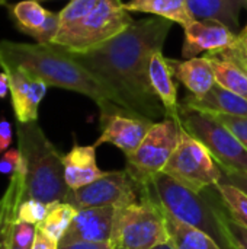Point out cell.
Masks as SVG:
<instances>
[{
	"mask_svg": "<svg viewBox=\"0 0 247 249\" xmlns=\"http://www.w3.org/2000/svg\"><path fill=\"white\" fill-rule=\"evenodd\" d=\"M173 22L163 18L134 20L125 31L86 53H71L111 93L124 109L151 121L165 118L166 111L156 96L148 63L154 51L163 50Z\"/></svg>",
	"mask_w": 247,
	"mask_h": 249,
	"instance_id": "1",
	"label": "cell"
},
{
	"mask_svg": "<svg viewBox=\"0 0 247 249\" xmlns=\"http://www.w3.org/2000/svg\"><path fill=\"white\" fill-rule=\"evenodd\" d=\"M0 67H22L48 86L82 93L90 98L100 112L119 107L111 90L71 53L54 44H23L3 39L0 41Z\"/></svg>",
	"mask_w": 247,
	"mask_h": 249,
	"instance_id": "2",
	"label": "cell"
},
{
	"mask_svg": "<svg viewBox=\"0 0 247 249\" xmlns=\"http://www.w3.org/2000/svg\"><path fill=\"white\" fill-rule=\"evenodd\" d=\"M17 149L26 163L25 196L44 204L68 203L71 190L64 179L63 155L36 121L16 123Z\"/></svg>",
	"mask_w": 247,
	"mask_h": 249,
	"instance_id": "3",
	"label": "cell"
},
{
	"mask_svg": "<svg viewBox=\"0 0 247 249\" xmlns=\"http://www.w3.org/2000/svg\"><path fill=\"white\" fill-rule=\"evenodd\" d=\"M148 196L170 217L211 236L223 249H229L223 228V207L213 204L204 193L192 191L160 172L146 184Z\"/></svg>",
	"mask_w": 247,
	"mask_h": 249,
	"instance_id": "4",
	"label": "cell"
},
{
	"mask_svg": "<svg viewBox=\"0 0 247 249\" xmlns=\"http://www.w3.org/2000/svg\"><path fill=\"white\" fill-rule=\"evenodd\" d=\"M132 22L122 0H100L80 22L60 29L52 44L68 53H86L115 38Z\"/></svg>",
	"mask_w": 247,
	"mask_h": 249,
	"instance_id": "5",
	"label": "cell"
},
{
	"mask_svg": "<svg viewBox=\"0 0 247 249\" xmlns=\"http://www.w3.org/2000/svg\"><path fill=\"white\" fill-rule=\"evenodd\" d=\"M112 242L116 249H156L169 242L165 213L148 196L146 184L140 201L118 209Z\"/></svg>",
	"mask_w": 247,
	"mask_h": 249,
	"instance_id": "6",
	"label": "cell"
},
{
	"mask_svg": "<svg viewBox=\"0 0 247 249\" xmlns=\"http://www.w3.org/2000/svg\"><path fill=\"white\" fill-rule=\"evenodd\" d=\"M181 124L208 149L223 172L247 174V149L215 117L181 108Z\"/></svg>",
	"mask_w": 247,
	"mask_h": 249,
	"instance_id": "7",
	"label": "cell"
},
{
	"mask_svg": "<svg viewBox=\"0 0 247 249\" xmlns=\"http://www.w3.org/2000/svg\"><path fill=\"white\" fill-rule=\"evenodd\" d=\"M181 117H165L153 124L141 144L127 158V171L143 187L154 175L163 172L182 137Z\"/></svg>",
	"mask_w": 247,
	"mask_h": 249,
	"instance_id": "8",
	"label": "cell"
},
{
	"mask_svg": "<svg viewBox=\"0 0 247 249\" xmlns=\"http://www.w3.org/2000/svg\"><path fill=\"white\" fill-rule=\"evenodd\" d=\"M163 174L197 193L215 188L223 179V171L213 159L208 149L185 128L182 130L181 142L166 163Z\"/></svg>",
	"mask_w": 247,
	"mask_h": 249,
	"instance_id": "9",
	"label": "cell"
},
{
	"mask_svg": "<svg viewBox=\"0 0 247 249\" xmlns=\"http://www.w3.org/2000/svg\"><path fill=\"white\" fill-rule=\"evenodd\" d=\"M143 187L131 177L127 169L112 171L106 172L102 178L89 185H84L74 191L71 190L68 203L77 210L105 206L121 209L140 201Z\"/></svg>",
	"mask_w": 247,
	"mask_h": 249,
	"instance_id": "10",
	"label": "cell"
},
{
	"mask_svg": "<svg viewBox=\"0 0 247 249\" xmlns=\"http://www.w3.org/2000/svg\"><path fill=\"white\" fill-rule=\"evenodd\" d=\"M154 123L121 107H115L100 112V136L93 144L96 147L106 143L114 144L128 156L137 150Z\"/></svg>",
	"mask_w": 247,
	"mask_h": 249,
	"instance_id": "11",
	"label": "cell"
},
{
	"mask_svg": "<svg viewBox=\"0 0 247 249\" xmlns=\"http://www.w3.org/2000/svg\"><path fill=\"white\" fill-rule=\"evenodd\" d=\"M118 207H86L79 209L58 247L76 242H108L112 241Z\"/></svg>",
	"mask_w": 247,
	"mask_h": 249,
	"instance_id": "12",
	"label": "cell"
},
{
	"mask_svg": "<svg viewBox=\"0 0 247 249\" xmlns=\"http://www.w3.org/2000/svg\"><path fill=\"white\" fill-rule=\"evenodd\" d=\"M3 71L9 77L16 123L36 121L38 108L47 93L48 85L22 67H3Z\"/></svg>",
	"mask_w": 247,
	"mask_h": 249,
	"instance_id": "13",
	"label": "cell"
},
{
	"mask_svg": "<svg viewBox=\"0 0 247 249\" xmlns=\"http://www.w3.org/2000/svg\"><path fill=\"white\" fill-rule=\"evenodd\" d=\"M15 26L29 35L36 44H52L60 29V15L51 12L38 0H22L7 6Z\"/></svg>",
	"mask_w": 247,
	"mask_h": 249,
	"instance_id": "14",
	"label": "cell"
},
{
	"mask_svg": "<svg viewBox=\"0 0 247 249\" xmlns=\"http://www.w3.org/2000/svg\"><path fill=\"white\" fill-rule=\"evenodd\" d=\"M185 38L182 55L185 60L198 57L201 53H218L231 48L237 35L226 25L215 20H192L183 28Z\"/></svg>",
	"mask_w": 247,
	"mask_h": 249,
	"instance_id": "15",
	"label": "cell"
},
{
	"mask_svg": "<svg viewBox=\"0 0 247 249\" xmlns=\"http://www.w3.org/2000/svg\"><path fill=\"white\" fill-rule=\"evenodd\" d=\"M182 109H191L205 114H223L234 117H247V99L220 86L214 85L204 96H186L181 102Z\"/></svg>",
	"mask_w": 247,
	"mask_h": 249,
	"instance_id": "16",
	"label": "cell"
},
{
	"mask_svg": "<svg viewBox=\"0 0 247 249\" xmlns=\"http://www.w3.org/2000/svg\"><path fill=\"white\" fill-rule=\"evenodd\" d=\"M64 179L70 190H79L89 185L106 172L100 171L96 162V146H73L71 150L63 155Z\"/></svg>",
	"mask_w": 247,
	"mask_h": 249,
	"instance_id": "17",
	"label": "cell"
},
{
	"mask_svg": "<svg viewBox=\"0 0 247 249\" xmlns=\"http://www.w3.org/2000/svg\"><path fill=\"white\" fill-rule=\"evenodd\" d=\"M173 73L169 66L167 57L163 55V50H157L151 54L148 63V79L150 85L162 102L166 117L179 118L181 104L178 101V88L173 82Z\"/></svg>",
	"mask_w": 247,
	"mask_h": 249,
	"instance_id": "18",
	"label": "cell"
},
{
	"mask_svg": "<svg viewBox=\"0 0 247 249\" xmlns=\"http://www.w3.org/2000/svg\"><path fill=\"white\" fill-rule=\"evenodd\" d=\"M25 160V159H23ZM25 179H26V163L10 175V182L0 198V249H10L12 233L15 223L17 222L19 207L25 196Z\"/></svg>",
	"mask_w": 247,
	"mask_h": 249,
	"instance_id": "19",
	"label": "cell"
},
{
	"mask_svg": "<svg viewBox=\"0 0 247 249\" xmlns=\"http://www.w3.org/2000/svg\"><path fill=\"white\" fill-rule=\"evenodd\" d=\"M167 61L173 76L191 92L192 96H204L217 83L213 66L205 55L183 61L167 58Z\"/></svg>",
	"mask_w": 247,
	"mask_h": 249,
	"instance_id": "20",
	"label": "cell"
},
{
	"mask_svg": "<svg viewBox=\"0 0 247 249\" xmlns=\"http://www.w3.org/2000/svg\"><path fill=\"white\" fill-rule=\"evenodd\" d=\"M189 10L197 20H215L239 34L240 12L246 0H188Z\"/></svg>",
	"mask_w": 247,
	"mask_h": 249,
	"instance_id": "21",
	"label": "cell"
},
{
	"mask_svg": "<svg viewBox=\"0 0 247 249\" xmlns=\"http://www.w3.org/2000/svg\"><path fill=\"white\" fill-rule=\"evenodd\" d=\"M124 7L130 13H150L178 23L182 28L195 20L189 10L188 0H130L124 3Z\"/></svg>",
	"mask_w": 247,
	"mask_h": 249,
	"instance_id": "22",
	"label": "cell"
},
{
	"mask_svg": "<svg viewBox=\"0 0 247 249\" xmlns=\"http://www.w3.org/2000/svg\"><path fill=\"white\" fill-rule=\"evenodd\" d=\"M205 57L213 66L217 85L247 99V70H245L237 61L227 57L210 53H207Z\"/></svg>",
	"mask_w": 247,
	"mask_h": 249,
	"instance_id": "23",
	"label": "cell"
},
{
	"mask_svg": "<svg viewBox=\"0 0 247 249\" xmlns=\"http://www.w3.org/2000/svg\"><path fill=\"white\" fill-rule=\"evenodd\" d=\"M165 220L169 232V242L173 249H223L207 233L183 225L166 213Z\"/></svg>",
	"mask_w": 247,
	"mask_h": 249,
	"instance_id": "24",
	"label": "cell"
},
{
	"mask_svg": "<svg viewBox=\"0 0 247 249\" xmlns=\"http://www.w3.org/2000/svg\"><path fill=\"white\" fill-rule=\"evenodd\" d=\"M76 214H77V209L70 203H61V201L51 203L48 204L47 217L41 225H38V229L42 231L48 238L60 244V241L64 238Z\"/></svg>",
	"mask_w": 247,
	"mask_h": 249,
	"instance_id": "25",
	"label": "cell"
},
{
	"mask_svg": "<svg viewBox=\"0 0 247 249\" xmlns=\"http://www.w3.org/2000/svg\"><path fill=\"white\" fill-rule=\"evenodd\" d=\"M220 203L229 216L247 229V194L240 188L221 182L215 187Z\"/></svg>",
	"mask_w": 247,
	"mask_h": 249,
	"instance_id": "26",
	"label": "cell"
},
{
	"mask_svg": "<svg viewBox=\"0 0 247 249\" xmlns=\"http://www.w3.org/2000/svg\"><path fill=\"white\" fill-rule=\"evenodd\" d=\"M100 0H70L63 10L58 12L60 15V29L70 28L80 22L87 13H90ZM58 29V31H60Z\"/></svg>",
	"mask_w": 247,
	"mask_h": 249,
	"instance_id": "27",
	"label": "cell"
},
{
	"mask_svg": "<svg viewBox=\"0 0 247 249\" xmlns=\"http://www.w3.org/2000/svg\"><path fill=\"white\" fill-rule=\"evenodd\" d=\"M223 207V206H221ZM223 228H224V236L227 239L229 249H247V229L233 220L229 213L223 207Z\"/></svg>",
	"mask_w": 247,
	"mask_h": 249,
	"instance_id": "28",
	"label": "cell"
},
{
	"mask_svg": "<svg viewBox=\"0 0 247 249\" xmlns=\"http://www.w3.org/2000/svg\"><path fill=\"white\" fill-rule=\"evenodd\" d=\"M47 213H48V204H44L33 198H26L22 201L19 207L17 220L38 226L44 222V219L47 217Z\"/></svg>",
	"mask_w": 247,
	"mask_h": 249,
	"instance_id": "29",
	"label": "cell"
},
{
	"mask_svg": "<svg viewBox=\"0 0 247 249\" xmlns=\"http://www.w3.org/2000/svg\"><path fill=\"white\" fill-rule=\"evenodd\" d=\"M36 231H38V226L17 220L15 223L13 233H12V245L20 249H32L35 236H36Z\"/></svg>",
	"mask_w": 247,
	"mask_h": 249,
	"instance_id": "30",
	"label": "cell"
},
{
	"mask_svg": "<svg viewBox=\"0 0 247 249\" xmlns=\"http://www.w3.org/2000/svg\"><path fill=\"white\" fill-rule=\"evenodd\" d=\"M221 124H224L247 149V117H234L223 114H211Z\"/></svg>",
	"mask_w": 247,
	"mask_h": 249,
	"instance_id": "31",
	"label": "cell"
},
{
	"mask_svg": "<svg viewBox=\"0 0 247 249\" xmlns=\"http://www.w3.org/2000/svg\"><path fill=\"white\" fill-rule=\"evenodd\" d=\"M25 160L19 149H9L3 155H0V174L13 175L23 166Z\"/></svg>",
	"mask_w": 247,
	"mask_h": 249,
	"instance_id": "32",
	"label": "cell"
},
{
	"mask_svg": "<svg viewBox=\"0 0 247 249\" xmlns=\"http://www.w3.org/2000/svg\"><path fill=\"white\" fill-rule=\"evenodd\" d=\"M10 144H12V125L4 117H1L0 118V155L9 150Z\"/></svg>",
	"mask_w": 247,
	"mask_h": 249,
	"instance_id": "33",
	"label": "cell"
},
{
	"mask_svg": "<svg viewBox=\"0 0 247 249\" xmlns=\"http://www.w3.org/2000/svg\"><path fill=\"white\" fill-rule=\"evenodd\" d=\"M221 182L234 185L240 188L245 194H247V174H239V172H223V179Z\"/></svg>",
	"mask_w": 247,
	"mask_h": 249,
	"instance_id": "34",
	"label": "cell"
},
{
	"mask_svg": "<svg viewBox=\"0 0 247 249\" xmlns=\"http://www.w3.org/2000/svg\"><path fill=\"white\" fill-rule=\"evenodd\" d=\"M63 249H116L112 241L108 242H76L67 247H60Z\"/></svg>",
	"mask_w": 247,
	"mask_h": 249,
	"instance_id": "35",
	"label": "cell"
},
{
	"mask_svg": "<svg viewBox=\"0 0 247 249\" xmlns=\"http://www.w3.org/2000/svg\"><path fill=\"white\" fill-rule=\"evenodd\" d=\"M32 249H58V244L55 241H52L51 238H48L42 231L38 229Z\"/></svg>",
	"mask_w": 247,
	"mask_h": 249,
	"instance_id": "36",
	"label": "cell"
},
{
	"mask_svg": "<svg viewBox=\"0 0 247 249\" xmlns=\"http://www.w3.org/2000/svg\"><path fill=\"white\" fill-rule=\"evenodd\" d=\"M7 93H10V85L9 77L4 71H0V99L6 98Z\"/></svg>",
	"mask_w": 247,
	"mask_h": 249,
	"instance_id": "37",
	"label": "cell"
},
{
	"mask_svg": "<svg viewBox=\"0 0 247 249\" xmlns=\"http://www.w3.org/2000/svg\"><path fill=\"white\" fill-rule=\"evenodd\" d=\"M156 249H173V247L170 245V242H167V244H165V245H160V247H157Z\"/></svg>",
	"mask_w": 247,
	"mask_h": 249,
	"instance_id": "38",
	"label": "cell"
},
{
	"mask_svg": "<svg viewBox=\"0 0 247 249\" xmlns=\"http://www.w3.org/2000/svg\"><path fill=\"white\" fill-rule=\"evenodd\" d=\"M243 34H245V35H246V38H247V25H246V28H245V29H243Z\"/></svg>",
	"mask_w": 247,
	"mask_h": 249,
	"instance_id": "39",
	"label": "cell"
},
{
	"mask_svg": "<svg viewBox=\"0 0 247 249\" xmlns=\"http://www.w3.org/2000/svg\"><path fill=\"white\" fill-rule=\"evenodd\" d=\"M6 1H7V0H0V4H4Z\"/></svg>",
	"mask_w": 247,
	"mask_h": 249,
	"instance_id": "40",
	"label": "cell"
},
{
	"mask_svg": "<svg viewBox=\"0 0 247 249\" xmlns=\"http://www.w3.org/2000/svg\"><path fill=\"white\" fill-rule=\"evenodd\" d=\"M39 3H42V1H51V0H38Z\"/></svg>",
	"mask_w": 247,
	"mask_h": 249,
	"instance_id": "41",
	"label": "cell"
},
{
	"mask_svg": "<svg viewBox=\"0 0 247 249\" xmlns=\"http://www.w3.org/2000/svg\"><path fill=\"white\" fill-rule=\"evenodd\" d=\"M10 249H20V248H17V247H13V245H12V247H10Z\"/></svg>",
	"mask_w": 247,
	"mask_h": 249,
	"instance_id": "42",
	"label": "cell"
},
{
	"mask_svg": "<svg viewBox=\"0 0 247 249\" xmlns=\"http://www.w3.org/2000/svg\"><path fill=\"white\" fill-rule=\"evenodd\" d=\"M240 66H242V64H240ZM242 67H243V69H245V70H247V67H245V66H242Z\"/></svg>",
	"mask_w": 247,
	"mask_h": 249,
	"instance_id": "43",
	"label": "cell"
},
{
	"mask_svg": "<svg viewBox=\"0 0 247 249\" xmlns=\"http://www.w3.org/2000/svg\"><path fill=\"white\" fill-rule=\"evenodd\" d=\"M58 249H63V248H60V247H58Z\"/></svg>",
	"mask_w": 247,
	"mask_h": 249,
	"instance_id": "44",
	"label": "cell"
},
{
	"mask_svg": "<svg viewBox=\"0 0 247 249\" xmlns=\"http://www.w3.org/2000/svg\"><path fill=\"white\" fill-rule=\"evenodd\" d=\"M246 4H247V0H246Z\"/></svg>",
	"mask_w": 247,
	"mask_h": 249,
	"instance_id": "45",
	"label": "cell"
}]
</instances>
